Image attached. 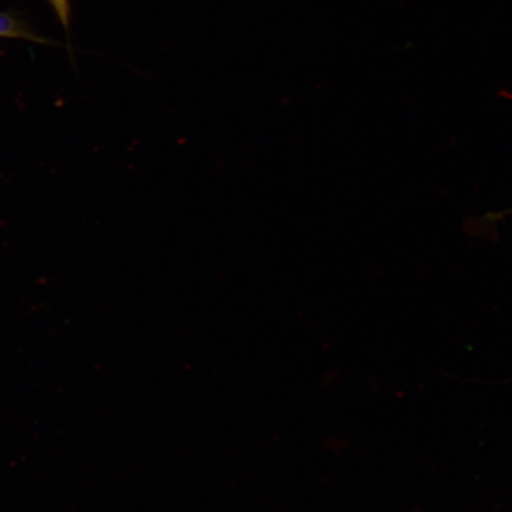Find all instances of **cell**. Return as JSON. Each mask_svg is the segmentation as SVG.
I'll use <instances>...</instances> for the list:
<instances>
[{"label":"cell","instance_id":"1","mask_svg":"<svg viewBox=\"0 0 512 512\" xmlns=\"http://www.w3.org/2000/svg\"><path fill=\"white\" fill-rule=\"evenodd\" d=\"M50 4L54 6L57 15H59L61 22L68 27L69 24V4L68 0H49Z\"/></svg>","mask_w":512,"mask_h":512}]
</instances>
